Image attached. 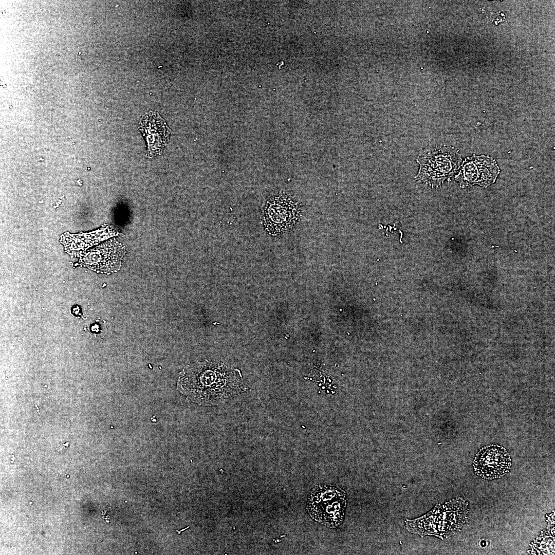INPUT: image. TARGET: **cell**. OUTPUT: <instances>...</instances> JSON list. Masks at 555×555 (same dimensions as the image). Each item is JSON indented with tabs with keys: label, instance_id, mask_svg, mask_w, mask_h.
Instances as JSON below:
<instances>
[{
	"label": "cell",
	"instance_id": "5",
	"mask_svg": "<svg viewBox=\"0 0 555 555\" xmlns=\"http://www.w3.org/2000/svg\"><path fill=\"white\" fill-rule=\"evenodd\" d=\"M300 202L291 194L281 191L268 196L262 205L261 221L270 235H282L299 222L301 216Z\"/></svg>",
	"mask_w": 555,
	"mask_h": 555
},
{
	"label": "cell",
	"instance_id": "4",
	"mask_svg": "<svg viewBox=\"0 0 555 555\" xmlns=\"http://www.w3.org/2000/svg\"><path fill=\"white\" fill-rule=\"evenodd\" d=\"M346 504L344 490L335 485L322 484L314 487L309 493L306 509L316 522L335 528L344 521Z\"/></svg>",
	"mask_w": 555,
	"mask_h": 555
},
{
	"label": "cell",
	"instance_id": "11",
	"mask_svg": "<svg viewBox=\"0 0 555 555\" xmlns=\"http://www.w3.org/2000/svg\"><path fill=\"white\" fill-rule=\"evenodd\" d=\"M554 553V539L549 533H542L534 540L532 546V553L552 554Z\"/></svg>",
	"mask_w": 555,
	"mask_h": 555
},
{
	"label": "cell",
	"instance_id": "8",
	"mask_svg": "<svg viewBox=\"0 0 555 555\" xmlns=\"http://www.w3.org/2000/svg\"><path fill=\"white\" fill-rule=\"evenodd\" d=\"M473 466L477 475L491 480L500 478L509 472L511 459L505 448L497 445H490L477 452Z\"/></svg>",
	"mask_w": 555,
	"mask_h": 555
},
{
	"label": "cell",
	"instance_id": "6",
	"mask_svg": "<svg viewBox=\"0 0 555 555\" xmlns=\"http://www.w3.org/2000/svg\"><path fill=\"white\" fill-rule=\"evenodd\" d=\"M500 172L499 166L492 157L473 154L462 160L455 179L461 188L474 185L487 188L495 182Z\"/></svg>",
	"mask_w": 555,
	"mask_h": 555
},
{
	"label": "cell",
	"instance_id": "10",
	"mask_svg": "<svg viewBox=\"0 0 555 555\" xmlns=\"http://www.w3.org/2000/svg\"><path fill=\"white\" fill-rule=\"evenodd\" d=\"M114 233V231H112L107 227L90 233L63 234L61 240L66 249H84L104 240L107 237L113 236L115 235Z\"/></svg>",
	"mask_w": 555,
	"mask_h": 555
},
{
	"label": "cell",
	"instance_id": "2",
	"mask_svg": "<svg viewBox=\"0 0 555 555\" xmlns=\"http://www.w3.org/2000/svg\"><path fill=\"white\" fill-rule=\"evenodd\" d=\"M468 504L463 498H453L442 505L437 504L427 514L405 521L406 529L421 537L433 535L441 539L450 537L460 530L468 514Z\"/></svg>",
	"mask_w": 555,
	"mask_h": 555
},
{
	"label": "cell",
	"instance_id": "3",
	"mask_svg": "<svg viewBox=\"0 0 555 555\" xmlns=\"http://www.w3.org/2000/svg\"><path fill=\"white\" fill-rule=\"evenodd\" d=\"M416 161L419 170L415 179L434 187L457 173L462 158L457 149L444 145L425 147L417 155Z\"/></svg>",
	"mask_w": 555,
	"mask_h": 555
},
{
	"label": "cell",
	"instance_id": "9",
	"mask_svg": "<svg viewBox=\"0 0 555 555\" xmlns=\"http://www.w3.org/2000/svg\"><path fill=\"white\" fill-rule=\"evenodd\" d=\"M139 129L146 139L148 157L162 154L169 140L171 130L158 113L150 111L141 118Z\"/></svg>",
	"mask_w": 555,
	"mask_h": 555
},
{
	"label": "cell",
	"instance_id": "1",
	"mask_svg": "<svg viewBox=\"0 0 555 555\" xmlns=\"http://www.w3.org/2000/svg\"><path fill=\"white\" fill-rule=\"evenodd\" d=\"M248 389L240 370L207 360L186 367L177 381V390L182 394L203 406L225 403Z\"/></svg>",
	"mask_w": 555,
	"mask_h": 555
},
{
	"label": "cell",
	"instance_id": "7",
	"mask_svg": "<svg viewBox=\"0 0 555 555\" xmlns=\"http://www.w3.org/2000/svg\"><path fill=\"white\" fill-rule=\"evenodd\" d=\"M125 253V247L114 238L81 254L79 262L97 272L110 274L120 270Z\"/></svg>",
	"mask_w": 555,
	"mask_h": 555
}]
</instances>
